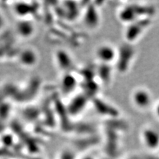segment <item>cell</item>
<instances>
[{"mask_svg": "<svg viewBox=\"0 0 159 159\" xmlns=\"http://www.w3.org/2000/svg\"><path fill=\"white\" fill-rule=\"evenodd\" d=\"M154 13L155 11L152 7L135 4L123 7L119 11L118 16L121 21L128 25L139 19L151 18Z\"/></svg>", "mask_w": 159, "mask_h": 159, "instance_id": "obj_1", "label": "cell"}, {"mask_svg": "<svg viewBox=\"0 0 159 159\" xmlns=\"http://www.w3.org/2000/svg\"><path fill=\"white\" fill-rule=\"evenodd\" d=\"M150 23V18H145L128 25L125 33L127 42L132 43L138 39L142 35L145 30L149 27Z\"/></svg>", "mask_w": 159, "mask_h": 159, "instance_id": "obj_2", "label": "cell"}, {"mask_svg": "<svg viewBox=\"0 0 159 159\" xmlns=\"http://www.w3.org/2000/svg\"><path fill=\"white\" fill-rule=\"evenodd\" d=\"M118 55V49L110 44H101L95 49V57L100 64L111 65V63L116 61Z\"/></svg>", "mask_w": 159, "mask_h": 159, "instance_id": "obj_3", "label": "cell"}, {"mask_svg": "<svg viewBox=\"0 0 159 159\" xmlns=\"http://www.w3.org/2000/svg\"><path fill=\"white\" fill-rule=\"evenodd\" d=\"M132 102L137 108L140 110H146L150 108L152 104V96L147 89H136L132 93Z\"/></svg>", "mask_w": 159, "mask_h": 159, "instance_id": "obj_4", "label": "cell"}, {"mask_svg": "<svg viewBox=\"0 0 159 159\" xmlns=\"http://www.w3.org/2000/svg\"><path fill=\"white\" fill-rule=\"evenodd\" d=\"M88 97L83 93L73 97L67 106V111L71 116H78L85 110L88 104Z\"/></svg>", "mask_w": 159, "mask_h": 159, "instance_id": "obj_5", "label": "cell"}, {"mask_svg": "<svg viewBox=\"0 0 159 159\" xmlns=\"http://www.w3.org/2000/svg\"><path fill=\"white\" fill-rule=\"evenodd\" d=\"M143 143L150 150L159 148V132L152 128H146L142 132Z\"/></svg>", "mask_w": 159, "mask_h": 159, "instance_id": "obj_6", "label": "cell"}, {"mask_svg": "<svg viewBox=\"0 0 159 159\" xmlns=\"http://www.w3.org/2000/svg\"><path fill=\"white\" fill-rule=\"evenodd\" d=\"M134 56V51L133 49L129 46L121 47L120 49L118 50V55H117L116 62L118 63L117 69L121 72H125L128 68V63Z\"/></svg>", "mask_w": 159, "mask_h": 159, "instance_id": "obj_7", "label": "cell"}, {"mask_svg": "<svg viewBox=\"0 0 159 159\" xmlns=\"http://www.w3.org/2000/svg\"><path fill=\"white\" fill-rule=\"evenodd\" d=\"M18 61L21 66L27 68L35 66L39 61V55L36 51L32 48H25L21 50L18 55Z\"/></svg>", "mask_w": 159, "mask_h": 159, "instance_id": "obj_8", "label": "cell"}, {"mask_svg": "<svg viewBox=\"0 0 159 159\" xmlns=\"http://www.w3.org/2000/svg\"><path fill=\"white\" fill-rule=\"evenodd\" d=\"M55 62L58 68L64 73L71 72L74 61L70 55L64 50H57L55 52Z\"/></svg>", "mask_w": 159, "mask_h": 159, "instance_id": "obj_9", "label": "cell"}, {"mask_svg": "<svg viewBox=\"0 0 159 159\" xmlns=\"http://www.w3.org/2000/svg\"><path fill=\"white\" fill-rule=\"evenodd\" d=\"M35 30L34 24L26 18L21 19L16 24V32L17 35L22 39H29L33 36Z\"/></svg>", "mask_w": 159, "mask_h": 159, "instance_id": "obj_10", "label": "cell"}, {"mask_svg": "<svg viewBox=\"0 0 159 159\" xmlns=\"http://www.w3.org/2000/svg\"><path fill=\"white\" fill-rule=\"evenodd\" d=\"M85 25L91 29H95L99 25V15L95 5L87 6L83 14Z\"/></svg>", "mask_w": 159, "mask_h": 159, "instance_id": "obj_11", "label": "cell"}, {"mask_svg": "<svg viewBox=\"0 0 159 159\" xmlns=\"http://www.w3.org/2000/svg\"><path fill=\"white\" fill-rule=\"evenodd\" d=\"M77 87V79L71 72L64 73L61 80V89L63 94L68 95Z\"/></svg>", "mask_w": 159, "mask_h": 159, "instance_id": "obj_12", "label": "cell"}, {"mask_svg": "<svg viewBox=\"0 0 159 159\" xmlns=\"http://www.w3.org/2000/svg\"><path fill=\"white\" fill-rule=\"evenodd\" d=\"M94 105L95 108L99 114L111 116L113 118H116L119 116V111L113 107V105L102 101V99H97V101H95Z\"/></svg>", "mask_w": 159, "mask_h": 159, "instance_id": "obj_13", "label": "cell"}, {"mask_svg": "<svg viewBox=\"0 0 159 159\" xmlns=\"http://www.w3.org/2000/svg\"><path fill=\"white\" fill-rule=\"evenodd\" d=\"M97 75L103 83L110 82L111 78V70L110 65L100 64V66L97 69Z\"/></svg>", "mask_w": 159, "mask_h": 159, "instance_id": "obj_14", "label": "cell"}, {"mask_svg": "<svg viewBox=\"0 0 159 159\" xmlns=\"http://www.w3.org/2000/svg\"><path fill=\"white\" fill-rule=\"evenodd\" d=\"M31 11L32 5H30V3L19 2L14 5L15 13L19 17H21V19H24V17L30 14Z\"/></svg>", "mask_w": 159, "mask_h": 159, "instance_id": "obj_15", "label": "cell"}, {"mask_svg": "<svg viewBox=\"0 0 159 159\" xmlns=\"http://www.w3.org/2000/svg\"><path fill=\"white\" fill-rule=\"evenodd\" d=\"M57 159H77L75 154L73 152L69 150H66L61 152Z\"/></svg>", "mask_w": 159, "mask_h": 159, "instance_id": "obj_16", "label": "cell"}, {"mask_svg": "<svg viewBox=\"0 0 159 159\" xmlns=\"http://www.w3.org/2000/svg\"><path fill=\"white\" fill-rule=\"evenodd\" d=\"M136 159H159V156L152 154H144L136 156Z\"/></svg>", "mask_w": 159, "mask_h": 159, "instance_id": "obj_17", "label": "cell"}, {"mask_svg": "<svg viewBox=\"0 0 159 159\" xmlns=\"http://www.w3.org/2000/svg\"><path fill=\"white\" fill-rule=\"evenodd\" d=\"M6 24V20L5 19V16H4L2 13L0 11V30H2L4 27H5Z\"/></svg>", "mask_w": 159, "mask_h": 159, "instance_id": "obj_18", "label": "cell"}, {"mask_svg": "<svg viewBox=\"0 0 159 159\" xmlns=\"http://www.w3.org/2000/svg\"><path fill=\"white\" fill-rule=\"evenodd\" d=\"M155 114L159 119V102H157L156 106H155Z\"/></svg>", "mask_w": 159, "mask_h": 159, "instance_id": "obj_19", "label": "cell"}, {"mask_svg": "<svg viewBox=\"0 0 159 159\" xmlns=\"http://www.w3.org/2000/svg\"><path fill=\"white\" fill-rule=\"evenodd\" d=\"M80 159H95L94 157L91 156H84L83 158H80Z\"/></svg>", "mask_w": 159, "mask_h": 159, "instance_id": "obj_20", "label": "cell"}, {"mask_svg": "<svg viewBox=\"0 0 159 159\" xmlns=\"http://www.w3.org/2000/svg\"><path fill=\"white\" fill-rule=\"evenodd\" d=\"M126 159H136V156H131V157H129V158H126Z\"/></svg>", "mask_w": 159, "mask_h": 159, "instance_id": "obj_21", "label": "cell"}, {"mask_svg": "<svg viewBox=\"0 0 159 159\" xmlns=\"http://www.w3.org/2000/svg\"><path fill=\"white\" fill-rule=\"evenodd\" d=\"M104 159H114V158H109V157H108V158H105Z\"/></svg>", "mask_w": 159, "mask_h": 159, "instance_id": "obj_22", "label": "cell"}]
</instances>
